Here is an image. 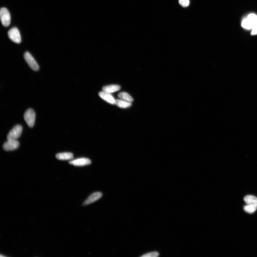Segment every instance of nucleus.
I'll return each instance as SVG.
<instances>
[{"label":"nucleus","mask_w":257,"mask_h":257,"mask_svg":"<svg viewBox=\"0 0 257 257\" xmlns=\"http://www.w3.org/2000/svg\"><path fill=\"white\" fill-rule=\"evenodd\" d=\"M22 131V126L21 125H17L9 132L7 136V140H17L20 137Z\"/></svg>","instance_id":"f257e3e1"},{"label":"nucleus","mask_w":257,"mask_h":257,"mask_svg":"<svg viewBox=\"0 0 257 257\" xmlns=\"http://www.w3.org/2000/svg\"><path fill=\"white\" fill-rule=\"evenodd\" d=\"M24 119L28 126L30 128L33 127L35 124V114L32 109H28L25 112Z\"/></svg>","instance_id":"f03ea898"},{"label":"nucleus","mask_w":257,"mask_h":257,"mask_svg":"<svg viewBox=\"0 0 257 257\" xmlns=\"http://www.w3.org/2000/svg\"><path fill=\"white\" fill-rule=\"evenodd\" d=\"M0 17L2 24L4 26L7 27L10 25L11 17L10 12L5 8H2L0 10Z\"/></svg>","instance_id":"7ed1b4c3"},{"label":"nucleus","mask_w":257,"mask_h":257,"mask_svg":"<svg viewBox=\"0 0 257 257\" xmlns=\"http://www.w3.org/2000/svg\"><path fill=\"white\" fill-rule=\"evenodd\" d=\"M25 60L29 67L35 71H38L39 67L38 64L32 55L28 52L25 53L24 55Z\"/></svg>","instance_id":"20e7f679"},{"label":"nucleus","mask_w":257,"mask_h":257,"mask_svg":"<svg viewBox=\"0 0 257 257\" xmlns=\"http://www.w3.org/2000/svg\"><path fill=\"white\" fill-rule=\"evenodd\" d=\"M9 38L12 42L16 43H20L21 42V37L18 29L16 27L12 28L8 32Z\"/></svg>","instance_id":"39448f33"},{"label":"nucleus","mask_w":257,"mask_h":257,"mask_svg":"<svg viewBox=\"0 0 257 257\" xmlns=\"http://www.w3.org/2000/svg\"><path fill=\"white\" fill-rule=\"evenodd\" d=\"M19 146V142L17 140H8L4 144L3 148L5 151H13L18 149Z\"/></svg>","instance_id":"423d86ee"},{"label":"nucleus","mask_w":257,"mask_h":257,"mask_svg":"<svg viewBox=\"0 0 257 257\" xmlns=\"http://www.w3.org/2000/svg\"><path fill=\"white\" fill-rule=\"evenodd\" d=\"M102 196L103 194L101 192H96L93 193L84 202L83 205V206H86V205L93 203L101 199Z\"/></svg>","instance_id":"0eeeda50"},{"label":"nucleus","mask_w":257,"mask_h":257,"mask_svg":"<svg viewBox=\"0 0 257 257\" xmlns=\"http://www.w3.org/2000/svg\"><path fill=\"white\" fill-rule=\"evenodd\" d=\"M70 164L75 166L81 167L89 165L91 163L89 159L87 158H80L71 160L69 162Z\"/></svg>","instance_id":"6e6552de"},{"label":"nucleus","mask_w":257,"mask_h":257,"mask_svg":"<svg viewBox=\"0 0 257 257\" xmlns=\"http://www.w3.org/2000/svg\"><path fill=\"white\" fill-rule=\"evenodd\" d=\"M99 95L101 99L104 100L108 103L113 105L115 104L116 100L110 93L103 91L99 93Z\"/></svg>","instance_id":"1a4fd4ad"},{"label":"nucleus","mask_w":257,"mask_h":257,"mask_svg":"<svg viewBox=\"0 0 257 257\" xmlns=\"http://www.w3.org/2000/svg\"><path fill=\"white\" fill-rule=\"evenodd\" d=\"M73 155L71 153H58L56 155V158L58 160H67L72 159Z\"/></svg>","instance_id":"9d476101"},{"label":"nucleus","mask_w":257,"mask_h":257,"mask_svg":"<svg viewBox=\"0 0 257 257\" xmlns=\"http://www.w3.org/2000/svg\"><path fill=\"white\" fill-rule=\"evenodd\" d=\"M120 87L118 85H110L105 86L103 87V90L110 93L115 92L120 90Z\"/></svg>","instance_id":"9b49d317"},{"label":"nucleus","mask_w":257,"mask_h":257,"mask_svg":"<svg viewBox=\"0 0 257 257\" xmlns=\"http://www.w3.org/2000/svg\"><path fill=\"white\" fill-rule=\"evenodd\" d=\"M115 104L121 108H126L131 106V102L123 101L121 99L116 100Z\"/></svg>","instance_id":"f8f14e48"},{"label":"nucleus","mask_w":257,"mask_h":257,"mask_svg":"<svg viewBox=\"0 0 257 257\" xmlns=\"http://www.w3.org/2000/svg\"><path fill=\"white\" fill-rule=\"evenodd\" d=\"M118 97L120 99L123 100V101L132 102L133 101V98L131 96L128 94V93L122 92L120 93L118 95Z\"/></svg>","instance_id":"ddd939ff"},{"label":"nucleus","mask_w":257,"mask_h":257,"mask_svg":"<svg viewBox=\"0 0 257 257\" xmlns=\"http://www.w3.org/2000/svg\"><path fill=\"white\" fill-rule=\"evenodd\" d=\"M244 200L246 205L257 204V198L254 196H246Z\"/></svg>","instance_id":"4468645a"},{"label":"nucleus","mask_w":257,"mask_h":257,"mask_svg":"<svg viewBox=\"0 0 257 257\" xmlns=\"http://www.w3.org/2000/svg\"><path fill=\"white\" fill-rule=\"evenodd\" d=\"M244 209L247 213L253 214L257 209V204L246 205L244 207Z\"/></svg>","instance_id":"2eb2a0df"},{"label":"nucleus","mask_w":257,"mask_h":257,"mask_svg":"<svg viewBox=\"0 0 257 257\" xmlns=\"http://www.w3.org/2000/svg\"><path fill=\"white\" fill-rule=\"evenodd\" d=\"M247 19L250 22L253 27L257 26V16L256 15L253 14H250L248 15Z\"/></svg>","instance_id":"dca6fc26"},{"label":"nucleus","mask_w":257,"mask_h":257,"mask_svg":"<svg viewBox=\"0 0 257 257\" xmlns=\"http://www.w3.org/2000/svg\"><path fill=\"white\" fill-rule=\"evenodd\" d=\"M242 26L244 28L248 29H251L253 27L250 22L247 18L245 19L243 21Z\"/></svg>","instance_id":"f3484780"},{"label":"nucleus","mask_w":257,"mask_h":257,"mask_svg":"<svg viewBox=\"0 0 257 257\" xmlns=\"http://www.w3.org/2000/svg\"><path fill=\"white\" fill-rule=\"evenodd\" d=\"M159 255L158 252L153 251V252H151L146 253V254L142 255L141 257H158Z\"/></svg>","instance_id":"a211bd4d"},{"label":"nucleus","mask_w":257,"mask_h":257,"mask_svg":"<svg viewBox=\"0 0 257 257\" xmlns=\"http://www.w3.org/2000/svg\"><path fill=\"white\" fill-rule=\"evenodd\" d=\"M179 4L184 7H188L190 4L189 0H178Z\"/></svg>","instance_id":"6ab92c4d"},{"label":"nucleus","mask_w":257,"mask_h":257,"mask_svg":"<svg viewBox=\"0 0 257 257\" xmlns=\"http://www.w3.org/2000/svg\"><path fill=\"white\" fill-rule=\"evenodd\" d=\"M252 29V31L251 33V35H257V26H253Z\"/></svg>","instance_id":"aec40b11"}]
</instances>
